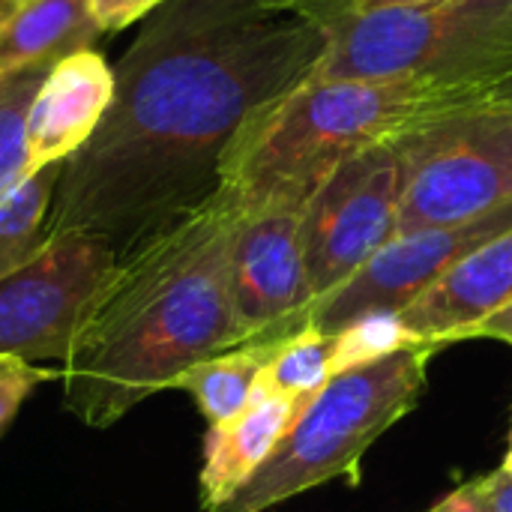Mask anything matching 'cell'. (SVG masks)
<instances>
[{"label":"cell","instance_id":"6da1fadb","mask_svg":"<svg viewBox=\"0 0 512 512\" xmlns=\"http://www.w3.org/2000/svg\"><path fill=\"white\" fill-rule=\"evenodd\" d=\"M324 48V30L276 0H165L114 63L105 120L63 162L48 234H96L126 258L195 213L243 126Z\"/></svg>","mask_w":512,"mask_h":512},{"label":"cell","instance_id":"7a4b0ae2","mask_svg":"<svg viewBox=\"0 0 512 512\" xmlns=\"http://www.w3.org/2000/svg\"><path fill=\"white\" fill-rule=\"evenodd\" d=\"M237 204L219 189L186 219L120 258V270L60 366L63 408L108 429L195 363L240 348L231 297Z\"/></svg>","mask_w":512,"mask_h":512},{"label":"cell","instance_id":"3957f363","mask_svg":"<svg viewBox=\"0 0 512 512\" xmlns=\"http://www.w3.org/2000/svg\"><path fill=\"white\" fill-rule=\"evenodd\" d=\"M480 99L492 96L414 78L303 81L243 126L225 156L219 189L237 210L303 207L360 150Z\"/></svg>","mask_w":512,"mask_h":512},{"label":"cell","instance_id":"277c9868","mask_svg":"<svg viewBox=\"0 0 512 512\" xmlns=\"http://www.w3.org/2000/svg\"><path fill=\"white\" fill-rule=\"evenodd\" d=\"M315 24L327 48L306 81L414 78L495 96L512 78V0H417Z\"/></svg>","mask_w":512,"mask_h":512},{"label":"cell","instance_id":"5b68a950","mask_svg":"<svg viewBox=\"0 0 512 512\" xmlns=\"http://www.w3.org/2000/svg\"><path fill=\"white\" fill-rule=\"evenodd\" d=\"M435 354L432 345L402 348L333 375L300 408L264 468L213 512H267L339 477L357 483L369 447L417 408Z\"/></svg>","mask_w":512,"mask_h":512},{"label":"cell","instance_id":"8992f818","mask_svg":"<svg viewBox=\"0 0 512 512\" xmlns=\"http://www.w3.org/2000/svg\"><path fill=\"white\" fill-rule=\"evenodd\" d=\"M396 234L480 219L512 201V102L480 99L396 132Z\"/></svg>","mask_w":512,"mask_h":512},{"label":"cell","instance_id":"52a82bcc","mask_svg":"<svg viewBox=\"0 0 512 512\" xmlns=\"http://www.w3.org/2000/svg\"><path fill=\"white\" fill-rule=\"evenodd\" d=\"M120 270L96 234H48L15 270L0 276V357L66 363Z\"/></svg>","mask_w":512,"mask_h":512},{"label":"cell","instance_id":"ba28073f","mask_svg":"<svg viewBox=\"0 0 512 512\" xmlns=\"http://www.w3.org/2000/svg\"><path fill=\"white\" fill-rule=\"evenodd\" d=\"M399 198L402 162L390 138L342 162L309 195L300 231L315 303L345 285L396 237Z\"/></svg>","mask_w":512,"mask_h":512},{"label":"cell","instance_id":"9c48e42d","mask_svg":"<svg viewBox=\"0 0 512 512\" xmlns=\"http://www.w3.org/2000/svg\"><path fill=\"white\" fill-rule=\"evenodd\" d=\"M303 207L264 204L240 210L231 240V297L243 345H273L306 327L315 303L303 231Z\"/></svg>","mask_w":512,"mask_h":512},{"label":"cell","instance_id":"30bf717a","mask_svg":"<svg viewBox=\"0 0 512 512\" xmlns=\"http://www.w3.org/2000/svg\"><path fill=\"white\" fill-rule=\"evenodd\" d=\"M512 228V201L462 225L423 228L396 234L378 255L369 258L345 285L321 297L306 318V327L336 336L366 315L402 312L447 276L465 255Z\"/></svg>","mask_w":512,"mask_h":512},{"label":"cell","instance_id":"8fae6325","mask_svg":"<svg viewBox=\"0 0 512 512\" xmlns=\"http://www.w3.org/2000/svg\"><path fill=\"white\" fill-rule=\"evenodd\" d=\"M114 99V66L96 51L81 48L48 69L27 114L30 168L60 165L75 156L105 120Z\"/></svg>","mask_w":512,"mask_h":512},{"label":"cell","instance_id":"7c38bea8","mask_svg":"<svg viewBox=\"0 0 512 512\" xmlns=\"http://www.w3.org/2000/svg\"><path fill=\"white\" fill-rule=\"evenodd\" d=\"M507 303H512V228L477 246L396 315L411 345L441 351Z\"/></svg>","mask_w":512,"mask_h":512},{"label":"cell","instance_id":"4fadbf2b","mask_svg":"<svg viewBox=\"0 0 512 512\" xmlns=\"http://www.w3.org/2000/svg\"><path fill=\"white\" fill-rule=\"evenodd\" d=\"M306 402L255 390L252 402L231 420L207 426L198 501L204 512L228 504L273 456Z\"/></svg>","mask_w":512,"mask_h":512},{"label":"cell","instance_id":"5bb4252c","mask_svg":"<svg viewBox=\"0 0 512 512\" xmlns=\"http://www.w3.org/2000/svg\"><path fill=\"white\" fill-rule=\"evenodd\" d=\"M102 36L87 0H30L0 18V75L51 69Z\"/></svg>","mask_w":512,"mask_h":512},{"label":"cell","instance_id":"9a60e30c","mask_svg":"<svg viewBox=\"0 0 512 512\" xmlns=\"http://www.w3.org/2000/svg\"><path fill=\"white\" fill-rule=\"evenodd\" d=\"M276 345L279 342L240 345V348L222 351L216 357H207V360L195 363L192 369L180 372L174 378L171 390L189 393L192 402L198 405L201 417L207 420V426L225 423V420L237 417L252 402L258 378H261L264 366L270 363Z\"/></svg>","mask_w":512,"mask_h":512},{"label":"cell","instance_id":"2e32d148","mask_svg":"<svg viewBox=\"0 0 512 512\" xmlns=\"http://www.w3.org/2000/svg\"><path fill=\"white\" fill-rule=\"evenodd\" d=\"M60 171L63 162L33 168L0 198V276L27 261L48 237Z\"/></svg>","mask_w":512,"mask_h":512},{"label":"cell","instance_id":"e0dca14e","mask_svg":"<svg viewBox=\"0 0 512 512\" xmlns=\"http://www.w3.org/2000/svg\"><path fill=\"white\" fill-rule=\"evenodd\" d=\"M333 375V336L315 327H303L276 345L255 390L309 402L318 390L327 387Z\"/></svg>","mask_w":512,"mask_h":512},{"label":"cell","instance_id":"ac0fdd59","mask_svg":"<svg viewBox=\"0 0 512 512\" xmlns=\"http://www.w3.org/2000/svg\"><path fill=\"white\" fill-rule=\"evenodd\" d=\"M48 69H27L15 75H0V198L33 171L27 162V114L30 102Z\"/></svg>","mask_w":512,"mask_h":512},{"label":"cell","instance_id":"d6986e66","mask_svg":"<svg viewBox=\"0 0 512 512\" xmlns=\"http://www.w3.org/2000/svg\"><path fill=\"white\" fill-rule=\"evenodd\" d=\"M402 348H420V345H411L396 312L366 315L333 336V369L339 375L345 369L375 363Z\"/></svg>","mask_w":512,"mask_h":512},{"label":"cell","instance_id":"ffe728a7","mask_svg":"<svg viewBox=\"0 0 512 512\" xmlns=\"http://www.w3.org/2000/svg\"><path fill=\"white\" fill-rule=\"evenodd\" d=\"M48 378H60V372L39 369L18 357H0V438L18 417V411L30 399V393Z\"/></svg>","mask_w":512,"mask_h":512},{"label":"cell","instance_id":"44dd1931","mask_svg":"<svg viewBox=\"0 0 512 512\" xmlns=\"http://www.w3.org/2000/svg\"><path fill=\"white\" fill-rule=\"evenodd\" d=\"M471 512H512V474L504 468L474 477L453 489Z\"/></svg>","mask_w":512,"mask_h":512},{"label":"cell","instance_id":"7402d4cb","mask_svg":"<svg viewBox=\"0 0 512 512\" xmlns=\"http://www.w3.org/2000/svg\"><path fill=\"white\" fill-rule=\"evenodd\" d=\"M87 3H90V15H93L96 27L102 33H114L135 21H144L165 0H87Z\"/></svg>","mask_w":512,"mask_h":512},{"label":"cell","instance_id":"603a6c76","mask_svg":"<svg viewBox=\"0 0 512 512\" xmlns=\"http://www.w3.org/2000/svg\"><path fill=\"white\" fill-rule=\"evenodd\" d=\"M282 9L300 12L309 21L336 15V12H357V9H375V6H399V3H417V0H276Z\"/></svg>","mask_w":512,"mask_h":512},{"label":"cell","instance_id":"cb8c5ba5","mask_svg":"<svg viewBox=\"0 0 512 512\" xmlns=\"http://www.w3.org/2000/svg\"><path fill=\"white\" fill-rule=\"evenodd\" d=\"M465 339H495V342H504V345L512 348V303H507L498 312H492L489 318H483L471 330H465L459 336V342H465Z\"/></svg>","mask_w":512,"mask_h":512},{"label":"cell","instance_id":"d4e9b609","mask_svg":"<svg viewBox=\"0 0 512 512\" xmlns=\"http://www.w3.org/2000/svg\"><path fill=\"white\" fill-rule=\"evenodd\" d=\"M426 512H471L468 510V504L456 495V492H450L441 504H435V507H429Z\"/></svg>","mask_w":512,"mask_h":512},{"label":"cell","instance_id":"484cf974","mask_svg":"<svg viewBox=\"0 0 512 512\" xmlns=\"http://www.w3.org/2000/svg\"><path fill=\"white\" fill-rule=\"evenodd\" d=\"M492 99H501V102H512V78L510 81H504L498 90H495V96Z\"/></svg>","mask_w":512,"mask_h":512},{"label":"cell","instance_id":"4316f807","mask_svg":"<svg viewBox=\"0 0 512 512\" xmlns=\"http://www.w3.org/2000/svg\"><path fill=\"white\" fill-rule=\"evenodd\" d=\"M24 3H30V0H0V18L9 15V12L18 9V6H24Z\"/></svg>","mask_w":512,"mask_h":512},{"label":"cell","instance_id":"83f0119b","mask_svg":"<svg viewBox=\"0 0 512 512\" xmlns=\"http://www.w3.org/2000/svg\"><path fill=\"white\" fill-rule=\"evenodd\" d=\"M507 474H512V432H510V447H507V456H504V465H501Z\"/></svg>","mask_w":512,"mask_h":512}]
</instances>
